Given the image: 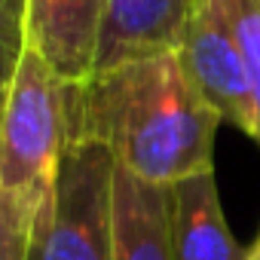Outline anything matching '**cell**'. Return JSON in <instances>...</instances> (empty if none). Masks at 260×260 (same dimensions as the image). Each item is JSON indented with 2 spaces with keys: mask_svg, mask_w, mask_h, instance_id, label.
Returning <instances> with one entry per match:
<instances>
[{
  "mask_svg": "<svg viewBox=\"0 0 260 260\" xmlns=\"http://www.w3.org/2000/svg\"><path fill=\"white\" fill-rule=\"evenodd\" d=\"M68 141H101L135 178L172 187L214 169L217 113L166 52L64 83Z\"/></svg>",
  "mask_w": 260,
  "mask_h": 260,
  "instance_id": "obj_1",
  "label": "cell"
},
{
  "mask_svg": "<svg viewBox=\"0 0 260 260\" xmlns=\"http://www.w3.org/2000/svg\"><path fill=\"white\" fill-rule=\"evenodd\" d=\"M68 144L64 83L25 46L4 80L0 122V260H28L31 233Z\"/></svg>",
  "mask_w": 260,
  "mask_h": 260,
  "instance_id": "obj_2",
  "label": "cell"
},
{
  "mask_svg": "<svg viewBox=\"0 0 260 260\" xmlns=\"http://www.w3.org/2000/svg\"><path fill=\"white\" fill-rule=\"evenodd\" d=\"M116 159L101 141H68L46 193L28 260H113Z\"/></svg>",
  "mask_w": 260,
  "mask_h": 260,
  "instance_id": "obj_3",
  "label": "cell"
},
{
  "mask_svg": "<svg viewBox=\"0 0 260 260\" xmlns=\"http://www.w3.org/2000/svg\"><path fill=\"white\" fill-rule=\"evenodd\" d=\"M178 55L193 89L217 113V119L254 138L257 132L254 83L236 28L220 0H196V10L190 16Z\"/></svg>",
  "mask_w": 260,
  "mask_h": 260,
  "instance_id": "obj_4",
  "label": "cell"
},
{
  "mask_svg": "<svg viewBox=\"0 0 260 260\" xmlns=\"http://www.w3.org/2000/svg\"><path fill=\"white\" fill-rule=\"evenodd\" d=\"M193 10L196 0H104L95 71L178 52Z\"/></svg>",
  "mask_w": 260,
  "mask_h": 260,
  "instance_id": "obj_5",
  "label": "cell"
},
{
  "mask_svg": "<svg viewBox=\"0 0 260 260\" xmlns=\"http://www.w3.org/2000/svg\"><path fill=\"white\" fill-rule=\"evenodd\" d=\"M104 0H25V46L37 49L61 83L95 71Z\"/></svg>",
  "mask_w": 260,
  "mask_h": 260,
  "instance_id": "obj_6",
  "label": "cell"
},
{
  "mask_svg": "<svg viewBox=\"0 0 260 260\" xmlns=\"http://www.w3.org/2000/svg\"><path fill=\"white\" fill-rule=\"evenodd\" d=\"M169 230L175 260H248L223 217L214 169L169 187Z\"/></svg>",
  "mask_w": 260,
  "mask_h": 260,
  "instance_id": "obj_7",
  "label": "cell"
},
{
  "mask_svg": "<svg viewBox=\"0 0 260 260\" xmlns=\"http://www.w3.org/2000/svg\"><path fill=\"white\" fill-rule=\"evenodd\" d=\"M113 260H175L169 230V187L147 184L116 166L113 175Z\"/></svg>",
  "mask_w": 260,
  "mask_h": 260,
  "instance_id": "obj_8",
  "label": "cell"
},
{
  "mask_svg": "<svg viewBox=\"0 0 260 260\" xmlns=\"http://www.w3.org/2000/svg\"><path fill=\"white\" fill-rule=\"evenodd\" d=\"M236 37L242 43L248 71H251V83H254V101H257V132L254 141L260 144V0H220Z\"/></svg>",
  "mask_w": 260,
  "mask_h": 260,
  "instance_id": "obj_9",
  "label": "cell"
},
{
  "mask_svg": "<svg viewBox=\"0 0 260 260\" xmlns=\"http://www.w3.org/2000/svg\"><path fill=\"white\" fill-rule=\"evenodd\" d=\"M0 19H4V80L13 74L22 49H25V0H0Z\"/></svg>",
  "mask_w": 260,
  "mask_h": 260,
  "instance_id": "obj_10",
  "label": "cell"
},
{
  "mask_svg": "<svg viewBox=\"0 0 260 260\" xmlns=\"http://www.w3.org/2000/svg\"><path fill=\"white\" fill-rule=\"evenodd\" d=\"M248 260H260V239H257V245L248 251Z\"/></svg>",
  "mask_w": 260,
  "mask_h": 260,
  "instance_id": "obj_11",
  "label": "cell"
}]
</instances>
